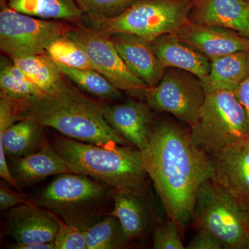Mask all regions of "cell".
<instances>
[{
	"label": "cell",
	"instance_id": "obj_13",
	"mask_svg": "<svg viewBox=\"0 0 249 249\" xmlns=\"http://www.w3.org/2000/svg\"><path fill=\"white\" fill-rule=\"evenodd\" d=\"M150 109L146 102L132 99L103 106V115L111 128L141 151L148 144L154 125Z\"/></svg>",
	"mask_w": 249,
	"mask_h": 249
},
{
	"label": "cell",
	"instance_id": "obj_18",
	"mask_svg": "<svg viewBox=\"0 0 249 249\" xmlns=\"http://www.w3.org/2000/svg\"><path fill=\"white\" fill-rule=\"evenodd\" d=\"M142 193L113 191V209L109 214L119 219L124 246L153 229V213Z\"/></svg>",
	"mask_w": 249,
	"mask_h": 249
},
{
	"label": "cell",
	"instance_id": "obj_8",
	"mask_svg": "<svg viewBox=\"0 0 249 249\" xmlns=\"http://www.w3.org/2000/svg\"><path fill=\"white\" fill-rule=\"evenodd\" d=\"M73 29L64 23L21 14L1 0L0 49L11 59L45 53L53 40Z\"/></svg>",
	"mask_w": 249,
	"mask_h": 249
},
{
	"label": "cell",
	"instance_id": "obj_30",
	"mask_svg": "<svg viewBox=\"0 0 249 249\" xmlns=\"http://www.w3.org/2000/svg\"><path fill=\"white\" fill-rule=\"evenodd\" d=\"M59 227L55 239V249H87L85 232L69 226L58 217Z\"/></svg>",
	"mask_w": 249,
	"mask_h": 249
},
{
	"label": "cell",
	"instance_id": "obj_23",
	"mask_svg": "<svg viewBox=\"0 0 249 249\" xmlns=\"http://www.w3.org/2000/svg\"><path fill=\"white\" fill-rule=\"evenodd\" d=\"M12 60L44 93L53 92L65 83L58 63L47 54L25 55Z\"/></svg>",
	"mask_w": 249,
	"mask_h": 249
},
{
	"label": "cell",
	"instance_id": "obj_24",
	"mask_svg": "<svg viewBox=\"0 0 249 249\" xmlns=\"http://www.w3.org/2000/svg\"><path fill=\"white\" fill-rule=\"evenodd\" d=\"M58 65L64 76L91 96L102 100L121 98V90L93 69H75L61 64Z\"/></svg>",
	"mask_w": 249,
	"mask_h": 249
},
{
	"label": "cell",
	"instance_id": "obj_14",
	"mask_svg": "<svg viewBox=\"0 0 249 249\" xmlns=\"http://www.w3.org/2000/svg\"><path fill=\"white\" fill-rule=\"evenodd\" d=\"M42 127L34 119L24 118L4 132H0V176L20 193L6 157H24L39 151L48 142Z\"/></svg>",
	"mask_w": 249,
	"mask_h": 249
},
{
	"label": "cell",
	"instance_id": "obj_15",
	"mask_svg": "<svg viewBox=\"0 0 249 249\" xmlns=\"http://www.w3.org/2000/svg\"><path fill=\"white\" fill-rule=\"evenodd\" d=\"M175 35L211 60L240 51L249 50V38L225 28L190 22Z\"/></svg>",
	"mask_w": 249,
	"mask_h": 249
},
{
	"label": "cell",
	"instance_id": "obj_7",
	"mask_svg": "<svg viewBox=\"0 0 249 249\" xmlns=\"http://www.w3.org/2000/svg\"><path fill=\"white\" fill-rule=\"evenodd\" d=\"M193 224L222 242L224 249H249V211L213 178L201 185L193 211Z\"/></svg>",
	"mask_w": 249,
	"mask_h": 249
},
{
	"label": "cell",
	"instance_id": "obj_26",
	"mask_svg": "<svg viewBox=\"0 0 249 249\" xmlns=\"http://www.w3.org/2000/svg\"><path fill=\"white\" fill-rule=\"evenodd\" d=\"M87 249H116L124 247L119 219L108 214L85 231Z\"/></svg>",
	"mask_w": 249,
	"mask_h": 249
},
{
	"label": "cell",
	"instance_id": "obj_27",
	"mask_svg": "<svg viewBox=\"0 0 249 249\" xmlns=\"http://www.w3.org/2000/svg\"><path fill=\"white\" fill-rule=\"evenodd\" d=\"M54 61L75 69H93L88 54L81 45L68 35L53 40L46 50Z\"/></svg>",
	"mask_w": 249,
	"mask_h": 249
},
{
	"label": "cell",
	"instance_id": "obj_22",
	"mask_svg": "<svg viewBox=\"0 0 249 249\" xmlns=\"http://www.w3.org/2000/svg\"><path fill=\"white\" fill-rule=\"evenodd\" d=\"M6 4L18 12L40 19L79 23L84 14L75 0H7Z\"/></svg>",
	"mask_w": 249,
	"mask_h": 249
},
{
	"label": "cell",
	"instance_id": "obj_36",
	"mask_svg": "<svg viewBox=\"0 0 249 249\" xmlns=\"http://www.w3.org/2000/svg\"></svg>",
	"mask_w": 249,
	"mask_h": 249
},
{
	"label": "cell",
	"instance_id": "obj_33",
	"mask_svg": "<svg viewBox=\"0 0 249 249\" xmlns=\"http://www.w3.org/2000/svg\"><path fill=\"white\" fill-rule=\"evenodd\" d=\"M235 93L239 102L245 109L249 124V76L237 87Z\"/></svg>",
	"mask_w": 249,
	"mask_h": 249
},
{
	"label": "cell",
	"instance_id": "obj_2",
	"mask_svg": "<svg viewBox=\"0 0 249 249\" xmlns=\"http://www.w3.org/2000/svg\"><path fill=\"white\" fill-rule=\"evenodd\" d=\"M24 118L51 127L64 137L105 147L129 142L107 124L102 105L87 97L66 83L52 93H43L19 101Z\"/></svg>",
	"mask_w": 249,
	"mask_h": 249
},
{
	"label": "cell",
	"instance_id": "obj_32",
	"mask_svg": "<svg viewBox=\"0 0 249 249\" xmlns=\"http://www.w3.org/2000/svg\"><path fill=\"white\" fill-rule=\"evenodd\" d=\"M186 249H222V242L211 232L205 229H197V233L188 243Z\"/></svg>",
	"mask_w": 249,
	"mask_h": 249
},
{
	"label": "cell",
	"instance_id": "obj_34",
	"mask_svg": "<svg viewBox=\"0 0 249 249\" xmlns=\"http://www.w3.org/2000/svg\"><path fill=\"white\" fill-rule=\"evenodd\" d=\"M11 247H11V249H55L54 242L29 244V245H19L16 243Z\"/></svg>",
	"mask_w": 249,
	"mask_h": 249
},
{
	"label": "cell",
	"instance_id": "obj_5",
	"mask_svg": "<svg viewBox=\"0 0 249 249\" xmlns=\"http://www.w3.org/2000/svg\"><path fill=\"white\" fill-rule=\"evenodd\" d=\"M193 0H137L114 17L88 15L91 27L111 36L129 34L151 42L164 34H176L190 22Z\"/></svg>",
	"mask_w": 249,
	"mask_h": 249
},
{
	"label": "cell",
	"instance_id": "obj_1",
	"mask_svg": "<svg viewBox=\"0 0 249 249\" xmlns=\"http://www.w3.org/2000/svg\"><path fill=\"white\" fill-rule=\"evenodd\" d=\"M142 165L168 219L183 230L192 221L201 185L212 178V160L193 142L189 132L170 121L154 124Z\"/></svg>",
	"mask_w": 249,
	"mask_h": 249
},
{
	"label": "cell",
	"instance_id": "obj_29",
	"mask_svg": "<svg viewBox=\"0 0 249 249\" xmlns=\"http://www.w3.org/2000/svg\"><path fill=\"white\" fill-rule=\"evenodd\" d=\"M179 227L173 219H168L166 222L155 227L152 234L153 249H185Z\"/></svg>",
	"mask_w": 249,
	"mask_h": 249
},
{
	"label": "cell",
	"instance_id": "obj_6",
	"mask_svg": "<svg viewBox=\"0 0 249 249\" xmlns=\"http://www.w3.org/2000/svg\"><path fill=\"white\" fill-rule=\"evenodd\" d=\"M189 132L196 146L209 157L234 142L249 138L248 119L235 91L206 92L204 102Z\"/></svg>",
	"mask_w": 249,
	"mask_h": 249
},
{
	"label": "cell",
	"instance_id": "obj_3",
	"mask_svg": "<svg viewBox=\"0 0 249 249\" xmlns=\"http://www.w3.org/2000/svg\"><path fill=\"white\" fill-rule=\"evenodd\" d=\"M52 147L71 173L80 174L107 185L113 191L143 193L150 179L137 147H105L59 137Z\"/></svg>",
	"mask_w": 249,
	"mask_h": 249
},
{
	"label": "cell",
	"instance_id": "obj_12",
	"mask_svg": "<svg viewBox=\"0 0 249 249\" xmlns=\"http://www.w3.org/2000/svg\"><path fill=\"white\" fill-rule=\"evenodd\" d=\"M58 227L56 214L31 201L8 210L5 215V232L19 245L53 242Z\"/></svg>",
	"mask_w": 249,
	"mask_h": 249
},
{
	"label": "cell",
	"instance_id": "obj_25",
	"mask_svg": "<svg viewBox=\"0 0 249 249\" xmlns=\"http://www.w3.org/2000/svg\"><path fill=\"white\" fill-rule=\"evenodd\" d=\"M0 88V94L18 102L44 93L14 62L11 63L5 60L1 61Z\"/></svg>",
	"mask_w": 249,
	"mask_h": 249
},
{
	"label": "cell",
	"instance_id": "obj_11",
	"mask_svg": "<svg viewBox=\"0 0 249 249\" xmlns=\"http://www.w3.org/2000/svg\"><path fill=\"white\" fill-rule=\"evenodd\" d=\"M210 158L214 168L213 179L249 211V137Z\"/></svg>",
	"mask_w": 249,
	"mask_h": 249
},
{
	"label": "cell",
	"instance_id": "obj_37",
	"mask_svg": "<svg viewBox=\"0 0 249 249\" xmlns=\"http://www.w3.org/2000/svg\"></svg>",
	"mask_w": 249,
	"mask_h": 249
},
{
	"label": "cell",
	"instance_id": "obj_21",
	"mask_svg": "<svg viewBox=\"0 0 249 249\" xmlns=\"http://www.w3.org/2000/svg\"><path fill=\"white\" fill-rule=\"evenodd\" d=\"M249 76V52L240 51L211 60V70L202 81L206 92L215 90L235 91Z\"/></svg>",
	"mask_w": 249,
	"mask_h": 249
},
{
	"label": "cell",
	"instance_id": "obj_35",
	"mask_svg": "<svg viewBox=\"0 0 249 249\" xmlns=\"http://www.w3.org/2000/svg\"><path fill=\"white\" fill-rule=\"evenodd\" d=\"M247 1H249V0H247Z\"/></svg>",
	"mask_w": 249,
	"mask_h": 249
},
{
	"label": "cell",
	"instance_id": "obj_9",
	"mask_svg": "<svg viewBox=\"0 0 249 249\" xmlns=\"http://www.w3.org/2000/svg\"><path fill=\"white\" fill-rule=\"evenodd\" d=\"M146 103L155 110L169 113L191 127L206 98L202 81L196 75L166 68L159 84L145 92Z\"/></svg>",
	"mask_w": 249,
	"mask_h": 249
},
{
	"label": "cell",
	"instance_id": "obj_31",
	"mask_svg": "<svg viewBox=\"0 0 249 249\" xmlns=\"http://www.w3.org/2000/svg\"><path fill=\"white\" fill-rule=\"evenodd\" d=\"M26 196L19 191H15L7 186L6 183L1 182L0 186V209L1 211L8 210L23 204H27Z\"/></svg>",
	"mask_w": 249,
	"mask_h": 249
},
{
	"label": "cell",
	"instance_id": "obj_19",
	"mask_svg": "<svg viewBox=\"0 0 249 249\" xmlns=\"http://www.w3.org/2000/svg\"><path fill=\"white\" fill-rule=\"evenodd\" d=\"M157 58L166 68L190 72L203 81L211 70V60L175 34H164L151 42Z\"/></svg>",
	"mask_w": 249,
	"mask_h": 249
},
{
	"label": "cell",
	"instance_id": "obj_16",
	"mask_svg": "<svg viewBox=\"0 0 249 249\" xmlns=\"http://www.w3.org/2000/svg\"><path fill=\"white\" fill-rule=\"evenodd\" d=\"M189 20L230 29L249 38V2L247 0H193Z\"/></svg>",
	"mask_w": 249,
	"mask_h": 249
},
{
	"label": "cell",
	"instance_id": "obj_20",
	"mask_svg": "<svg viewBox=\"0 0 249 249\" xmlns=\"http://www.w3.org/2000/svg\"><path fill=\"white\" fill-rule=\"evenodd\" d=\"M9 167L19 188L30 186L53 175L71 173L66 161L49 142L39 151L12 157Z\"/></svg>",
	"mask_w": 249,
	"mask_h": 249
},
{
	"label": "cell",
	"instance_id": "obj_4",
	"mask_svg": "<svg viewBox=\"0 0 249 249\" xmlns=\"http://www.w3.org/2000/svg\"><path fill=\"white\" fill-rule=\"evenodd\" d=\"M112 193L111 188L94 178L69 173L58 175L33 200L69 226L85 231L107 215Z\"/></svg>",
	"mask_w": 249,
	"mask_h": 249
},
{
	"label": "cell",
	"instance_id": "obj_10",
	"mask_svg": "<svg viewBox=\"0 0 249 249\" xmlns=\"http://www.w3.org/2000/svg\"><path fill=\"white\" fill-rule=\"evenodd\" d=\"M67 35L84 48L93 70L111 84L133 96L144 97L148 87L125 65L110 36L80 24Z\"/></svg>",
	"mask_w": 249,
	"mask_h": 249
},
{
	"label": "cell",
	"instance_id": "obj_17",
	"mask_svg": "<svg viewBox=\"0 0 249 249\" xmlns=\"http://www.w3.org/2000/svg\"><path fill=\"white\" fill-rule=\"evenodd\" d=\"M118 52L129 70L148 88L157 86L165 68L157 58L150 42L129 34L110 36Z\"/></svg>",
	"mask_w": 249,
	"mask_h": 249
},
{
	"label": "cell",
	"instance_id": "obj_28",
	"mask_svg": "<svg viewBox=\"0 0 249 249\" xmlns=\"http://www.w3.org/2000/svg\"><path fill=\"white\" fill-rule=\"evenodd\" d=\"M86 14L114 17L125 11L137 0H75Z\"/></svg>",
	"mask_w": 249,
	"mask_h": 249
}]
</instances>
